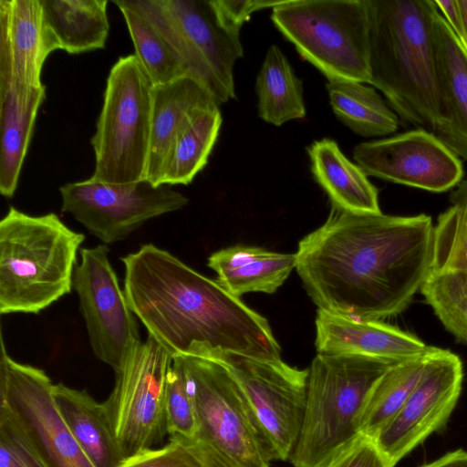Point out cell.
Here are the masks:
<instances>
[{"label": "cell", "mask_w": 467, "mask_h": 467, "mask_svg": "<svg viewBox=\"0 0 467 467\" xmlns=\"http://www.w3.org/2000/svg\"><path fill=\"white\" fill-rule=\"evenodd\" d=\"M109 253L105 244L81 248L72 286L94 355L116 371L140 339L135 315Z\"/></svg>", "instance_id": "13"}, {"label": "cell", "mask_w": 467, "mask_h": 467, "mask_svg": "<svg viewBox=\"0 0 467 467\" xmlns=\"http://www.w3.org/2000/svg\"><path fill=\"white\" fill-rule=\"evenodd\" d=\"M165 409L169 436L194 438L200 429L197 411L178 357L167 376Z\"/></svg>", "instance_id": "32"}, {"label": "cell", "mask_w": 467, "mask_h": 467, "mask_svg": "<svg viewBox=\"0 0 467 467\" xmlns=\"http://www.w3.org/2000/svg\"><path fill=\"white\" fill-rule=\"evenodd\" d=\"M459 6L462 13V17L463 21L464 33L466 37V45H467V0H458Z\"/></svg>", "instance_id": "40"}, {"label": "cell", "mask_w": 467, "mask_h": 467, "mask_svg": "<svg viewBox=\"0 0 467 467\" xmlns=\"http://www.w3.org/2000/svg\"><path fill=\"white\" fill-rule=\"evenodd\" d=\"M61 212L69 213L103 244L127 238L147 221L183 208L188 198L170 185L144 179L131 183L91 180L59 188Z\"/></svg>", "instance_id": "11"}, {"label": "cell", "mask_w": 467, "mask_h": 467, "mask_svg": "<svg viewBox=\"0 0 467 467\" xmlns=\"http://www.w3.org/2000/svg\"><path fill=\"white\" fill-rule=\"evenodd\" d=\"M269 251L250 245H234L213 253L208 257V266L217 275L241 268L265 255Z\"/></svg>", "instance_id": "37"}, {"label": "cell", "mask_w": 467, "mask_h": 467, "mask_svg": "<svg viewBox=\"0 0 467 467\" xmlns=\"http://www.w3.org/2000/svg\"><path fill=\"white\" fill-rule=\"evenodd\" d=\"M420 467H467V451L459 449Z\"/></svg>", "instance_id": "39"}, {"label": "cell", "mask_w": 467, "mask_h": 467, "mask_svg": "<svg viewBox=\"0 0 467 467\" xmlns=\"http://www.w3.org/2000/svg\"><path fill=\"white\" fill-rule=\"evenodd\" d=\"M48 49L40 0H0V84L41 87Z\"/></svg>", "instance_id": "18"}, {"label": "cell", "mask_w": 467, "mask_h": 467, "mask_svg": "<svg viewBox=\"0 0 467 467\" xmlns=\"http://www.w3.org/2000/svg\"><path fill=\"white\" fill-rule=\"evenodd\" d=\"M208 358L226 366L240 384L275 460L289 459L303 423L308 369L223 351Z\"/></svg>", "instance_id": "12"}, {"label": "cell", "mask_w": 467, "mask_h": 467, "mask_svg": "<svg viewBox=\"0 0 467 467\" xmlns=\"http://www.w3.org/2000/svg\"><path fill=\"white\" fill-rule=\"evenodd\" d=\"M0 467H47L23 426L0 402Z\"/></svg>", "instance_id": "33"}, {"label": "cell", "mask_w": 467, "mask_h": 467, "mask_svg": "<svg viewBox=\"0 0 467 467\" xmlns=\"http://www.w3.org/2000/svg\"><path fill=\"white\" fill-rule=\"evenodd\" d=\"M296 253L269 251L241 268L217 275L216 281L237 297L249 292L273 294L296 268Z\"/></svg>", "instance_id": "31"}, {"label": "cell", "mask_w": 467, "mask_h": 467, "mask_svg": "<svg viewBox=\"0 0 467 467\" xmlns=\"http://www.w3.org/2000/svg\"><path fill=\"white\" fill-rule=\"evenodd\" d=\"M306 150L312 174L331 205L352 213H381L378 189L363 170L343 154L334 140H316Z\"/></svg>", "instance_id": "24"}, {"label": "cell", "mask_w": 467, "mask_h": 467, "mask_svg": "<svg viewBox=\"0 0 467 467\" xmlns=\"http://www.w3.org/2000/svg\"><path fill=\"white\" fill-rule=\"evenodd\" d=\"M255 92L258 115L269 124L281 126L306 116L303 82L275 45L266 52L256 77Z\"/></svg>", "instance_id": "27"}, {"label": "cell", "mask_w": 467, "mask_h": 467, "mask_svg": "<svg viewBox=\"0 0 467 467\" xmlns=\"http://www.w3.org/2000/svg\"><path fill=\"white\" fill-rule=\"evenodd\" d=\"M84 240L55 213L10 206L0 221V313L38 314L69 294Z\"/></svg>", "instance_id": "4"}, {"label": "cell", "mask_w": 467, "mask_h": 467, "mask_svg": "<svg viewBox=\"0 0 467 467\" xmlns=\"http://www.w3.org/2000/svg\"><path fill=\"white\" fill-rule=\"evenodd\" d=\"M47 373L19 363L1 336L0 402L14 413L47 467H94L69 431Z\"/></svg>", "instance_id": "14"}, {"label": "cell", "mask_w": 467, "mask_h": 467, "mask_svg": "<svg viewBox=\"0 0 467 467\" xmlns=\"http://www.w3.org/2000/svg\"><path fill=\"white\" fill-rule=\"evenodd\" d=\"M46 88L0 84V192L11 198L17 188Z\"/></svg>", "instance_id": "21"}, {"label": "cell", "mask_w": 467, "mask_h": 467, "mask_svg": "<svg viewBox=\"0 0 467 467\" xmlns=\"http://www.w3.org/2000/svg\"><path fill=\"white\" fill-rule=\"evenodd\" d=\"M370 81L403 122L434 134L441 122L433 0H366Z\"/></svg>", "instance_id": "3"}, {"label": "cell", "mask_w": 467, "mask_h": 467, "mask_svg": "<svg viewBox=\"0 0 467 467\" xmlns=\"http://www.w3.org/2000/svg\"><path fill=\"white\" fill-rule=\"evenodd\" d=\"M119 467H203L179 440L169 437L161 448L142 451L122 461Z\"/></svg>", "instance_id": "34"}, {"label": "cell", "mask_w": 467, "mask_h": 467, "mask_svg": "<svg viewBox=\"0 0 467 467\" xmlns=\"http://www.w3.org/2000/svg\"><path fill=\"white\" fill-rule=\"evenodd\" d=\"M46 40L52 53L80 54L105 47L109 31L107 0H40Z\"/></svg>", "instance_id": "23"}, {"label": "cell", "mask_w": 467, "mask_h": 467, "mask_svg": "<svg viewBox=\"0 0 467 467\" xmlns=\"http://www.w3.org/2000/svg\"><path fill=\"white\" fill-rule=\"evenodd\" d=\"M441 126L436 136L467 161V52L438 13L433 20Z\"/></svg>", "instance_id": "20"}, {"label": "cell", "mask_w": 467, "mask_h": 467, "mask_svg": "<svg viewBox=\"0 0 467 467\" xmlns=\"http://www.w3.org/2000/svg\"><path fill=\"white\" fill-rule=\"evenodd\" d=\"M424 353L392 365L376 382L360 421V432L374 437L400 410L425 367Z\"/></svg>", "instance_id": "29"}, {"label": "cell", "mask_w": 467, "mask_h": 467, "mask_svg": "<svg viewBox=\"0 0 467 467\" xmlns=\"http://www.w3.org/2000/svg\"><path fill=\"white\" fill-rule=\"evenodd\" d=\"M434 4L443 17L456 39L467 52L466 37L463 21L458 0H433Z\"/></svg>", "instance_id": "38"}, {"label": "cell", "mask_w": 467, "mask_h": 467, "mask_svg": "<svg viewBox=\"0 0 467 467\" xmlns=\"http://www.w3.org/2000/svg\"><path fill=\"white\" fill-rule=\"evenodd\" d=\"M121 261L131 311L172 358H208L223 351L282 360L268 321L217 281L152 244Z\"/></svg>", "instance_id": "2"}, {"label": "cell", "mask_w": 467, "mask_h": 467, "mask_svg": "<svg viewBox=\"0 0 467 467\" xmlns=\"http://www.w3.org/2000/svg\"><path fill=\"white\" fill-rule=\"evenodd\" d=\"M434 225L431 266L420 287L444 327L467 345V203L456 187Z\"/></svg>", "instance_id": "17"}, {"label": "cell", "mask_w": 467, "mask_h": 467, "mask_svg": "<svg viewBox=\"0 0 467 467\" xmlns=\"http://www.w3.org/2000/svg\"><path fill=\"white\" fill-rule=\"evenodd\" d=\"M200 429L195 438L237 467H265L275 460L240 384L223 364L178 356Z\"/></svg>", "instance_id": "9"}, {"label": "cell", "mask_w": 467, "mask_h": 467, "mask_svg": "<svg viewBox=\"0 0 467 467\" xmlns=\"http://www.w3.org/2000/svg\"><path fill=\"white\" fill-rule=\"evenodd\" d=\"M456 187L462 192L467 203V179L462 180Z\"/></svg>", "instance_id": "41"}, {"label": "cell", "mask_w": 467, "mask_h": 467, "mask_svg": "<svg viewBox=\"0 0 467 467\" xmlns=\"http://www.w3.org/2000/svg\"><path fill=\"white\" fill-rule=\"evenodd\" d=\"M431 217L352 213L331 205L325 223L303 237L296 269L318 309L358 320L404 311L429 272Z\"/></svg>", "instance_id": "1"}, {"label": "cell", "mask_w": 467, "mask_h": 467, "mask_svg": "<svg viewBox=\"0 0 467 467\" xmlns=\"http://www.w3.org/2000/svg\"><path fill=\"white\" fill-rule=\"evenodd\" d=\"M463 367L453 352L429 346L422 374L406 402L373 437L394 467L446 425L461 396Z\"/></svg>", "instance_id": "15"}, {"label": "cell", "mask_w": 467, "mask_h": 467, "mask_svg": "<svg viewBox=\"0 0 467 467\" xmlns=\"http://www.w3.org/2000/svg\"><path fill=\"white\" fill-rule=\"evenodd\" d=\"M325 467H392L373 437L357 436Z\"/></svg>", "instance_id": "35"}, {"label": "cell", "mask_w": 467, "mask_h": 467, "mask_svg": "<svg viewBox=\"0 0 467 467\" xmlns=\"http://www.w3.org/2000/svg\"><path fill=\"white\" fill-rule=\"evenodd\" d=\"M215 105L212 95L188 76L153 86L150 150L146 180L156 186L161 185L167 155L183 123L196 111Z\"/></svg>", "instance_id": "22"}, {"label": "cell", "mask_w": 467, "mask_h": 467, "mask_svg": "<svg viewBox=\"0 0 467 467\" xmlns=\"http://www.w3.org/2000/svg\"><path fill=\"white\" fill-rule=\"evenodd\" d=\"M223 118L218 105L191 115L167 155L161 185H187L205 167L217 140Z\"/></svg>", "instance_id": "26"}, {"label": "cell", "mask_w": 467, "mask_h": 467, "mask_svg": "<svg viewBox=\"0 0 467 467\" xmlns=\"http://www.w3.org/2000/svg\"><path fill=\"white\" fill-rule=\"evenodd\" d=\"M353 158L367 175L433 192L457 186L463 177L459 157L420 128L359 143Z\"/></svg>", "instance_id": "16"}, {"label": "cell", "mask_w": 467, "mask_h": 467, "mask_svg": "<svg viewBox=\"0 0 467 467\" xmlns=\"http://www.w3.org/2000/svg\"><path fill=\"white\" fill-rule=\"evenodd\" d=\"M172 356L148 335L115 372L104 410L123 459L154 448L168 434L167 376Z\"/></svg>", "instance_id": "10"}, {"label": "cell", "mask_w": 467, "mask_h": 467, "mask_svg": "<svg viewBox=\"0 0 467 467\" xmlns=\"http://www.w3.org/2000/svg\"><path fill=\"white\" fill-rule=\"evenodd\" d=\"M157 27L186 76L219 106L236 99L234 67L244 56L240 33L220 20L212 0H131Z\"/></svg>", "instance_id": "8"}, {"label": "cell", "mask_w": 467, "mask_h": 467, "mask_svg": "<svg viewBox=\"0 0 467 467\" xmlns=\"http://www.w3.org/2000/svg\"><path fill=\"white\" fill-rule=\"evenodd\" d=\"M53 396L69 431L94 467H119L123 456L103 403L86 389L54 384Z\"/></svg>", "instance_id": "25"}, {"label": "cell", "mask_w": 467, "mask_h": 467, "mask_svg": "<svg viewBox=\"0 0 467 467\" xmlns=\"http://www.w3.org/2000/svg\"><path fill=\"white\" fill-rule=\"evenodd\" d=\"M120 10L139 59L153 86L186 76L182 65L154 24L128 0L112 1Z\"/></svg>", "instance_id": "30"}, {"label": "cell", "mask_w": 467, "mask_h": 467, "mask_svg": "<svg viewBox=\"0 0 467 467\" xmlns=\"http://www.w3.org/2000/svg\"><path fill=\"white\" fill-rule=\"evenodd\" d=\"M327 90L335 115L355 133L379 137L398 130L399 117L373 88L359 82L331 80L327 83Z\"/></svg>", "instance_id": "28"}, {"label": "cell", "mask_w": 467, "mask_h": 467, "mask_svg": "<svg viewBox=\"0 0 467 467\" xmlns=\"http://www.w3.org/2000/svg\"><path fill=\"white\" fill-rule=\"evenodd\" d=\"M399 361L356 354H320L308 368L305 414L290 455L294 467H325L360 432L378 379Z\"/></svg>", "instance_id": "5"}, {"label": "cell", "mask_w": 467, "mask_h": 467, "mask_svg": "<svg viewBox=\"0 0 467 467\" xmlns=\"http://www.w3.org/2000/svg\"><path fill=\"white\" fill-rule=\"evenodd\" d=\"M265 467H269L268 465L265 466Z\"/></svg>", "instance_id": "42"}, {"label": "cell", "mask_w": 467, "mask_h": 467, "mask_svg": "<svg viewBox=\"0 0 467 467\" xmlns=\"http://www.w3.org/2000/svg\"><path fill=\"white\" fill-rule=\"evenodd\" d=\"M277 30L328 81H370L366 0H288L272 8Z\"/></svg>", "instance_id": "6"}, {"label": "cell", "mask_w": 467, "mask_h": 467, "mask_svg": "<svg viewBox=\"0 0 467 467\" xmlns=\"http://www.w3.org/2000/svg\"><path fill=\"white\" fill-rule=\"evenodd\" d=\"M152 88L153 84L135 54L120 57L112 66L90 140L95 154L91 180L122 184L146 178Z\"/></svg>", "instance_id": "7"}, {"label": "cell", "mask_w": 467, "mask_h": 467, "mask_svg": "<svg viewBox=\"0 0 467 467\" xmlns=\"http://www.w3.org/2000/svg\"><path fill=\"white\" fill-rule=\"evenodd\" d=\"M315 346L320 354H356L401 361L424 353L414 335L379 320H358L318 309Z\"/></svg>", "instance_id": "19"}, {"label": "cell", "mask_w": 467, "mask_h": 467, "mask_svg": "<svg viewBox=\"0 0 467 467\" xmlns=\"http://www.w3.org/2000/svg\"><path fill=\"white\" fill-rule=\"evenodd\" d=\"M212 3L222 23L229 29L240 33L242 26L250 19L253 13L265 8H274L281 1L212 0Z\"/></svg>", "instance_id": "36"}]
</instances>
